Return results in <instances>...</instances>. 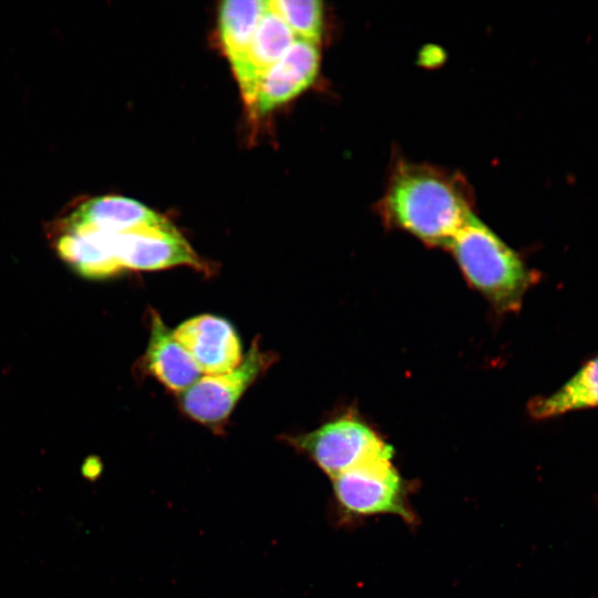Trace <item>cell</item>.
<instances>
[{
    "mask_svg": "<svg viewBox=\"0 0 598 598\" xmlns=\"http://www.w3.org/2000/svg\"><path fill=\"white\" fill-rule=\"evenodd\" d=\"M150 315L147 367L166 388L185 391L200 378L202 372L161 316L154 310Z\"/></svg>",
    "mask_w": 598,
    "mask_h": 598,
    "instance_id": "8fae6325",
    "label": "cell"
},
{
    "mask_svg": "<svg viewBox=\"0 0 598 598\" xmlns=\"http://www.w3.org/2000/svg\"><path fill=\"white\" fill-rule=\"evenodd\" d=\"M466 280L501 312L518 310L534 275L474 214L450 246Z\"/></svg>",
    "mask_w": 598,
    "mask_h": 598,
    "instance_id": "7a4b0ae2",
    "label": "cell"
},
{
    "mask_svg": "<svg viewBox=\"0 0 598 598\" xmlns=\"http://www.w3.org/2000/svg\"><path fill=\"white\" fill-rule=\"evenodd\" d=\"M266 6L264 0H227L219 7V37L236 79L244 72Z\"/></svg>",
    "mask_w": 598,
    "mask_h": 598,
    "instance_id": "4fadbf2b",
    "label": "cell"
},
{
    "mask_svg": "<svg viewBox=\"0 0 598 598\" xmlns=\"http://www.w3.org/2000/svg\"><path fill=\"white\" fill-rule=\"evenodd\" d=\"M173 333L207 375L231 371L243 361L238 337L223 318L200 315L184 321Z\"/></svg>",
    "mask_w": 598,
    "mask_h": 598,
    "instance_id": "52a82bcc",
    "label": "cell"
},
{
    "mask_svg": "<svg viewBox=\"0 0 598 598\" xmlns=\"http://www.w3.org/2000/svg\"><path fill=\"white\" fill-rule=\"evenodd\" d=\"M295 40L292 31L267 2L251 42L246 66L237 79L243 99L251 113L256 110L261 81Z\"/></svg>",
    "mask_w": 598,
    "mask_h": 598,
    "instance_id": "30bf717a",
    "label": "cell"
},
{
    "mask_svg": "<svg viewBox=\"0 0 598 598\" xmlns=\"http://www.w3.org/2000/svg\"><path fill=\"white\" fill-rule=\"evenodd\" d=\"M295 34L296 39L318 44L322 33L323 9L317 0L267 1Z\"/></svg>",
    "mask_w": 598,
    "mask_h": 598,
    "instance_id": "9a60e30c",
    "label": "cell"
},
{
    "mask_svg": "<svg viewBox=\"0 0 598 598\" xmlns=\"http://www.w3.org/2000/svg\"><path fill=\"white\" fill-rule=\"evenodd\" d=\"M165 219L135 199L107 195L94 197L81 204L64 223L123 234L142 226L162 223Z\"/></svg>",
    "mask_w": 598,
    "mask_h": 598,
    "instance_id": "7c38bea8",
    "label": "cell"
},
{
    "mask_svg": "<svg viewBox=\"0 0 598 598\" xmlns=\"http://www.w3.org/2000/svg\"><path fill=\"white\" fill-rule=\"evenodd\" d=\"M380 213L389 225L443 247L450 246L473 215L467 186L460 177L404 162L392 172Z\"/></svg>",
    "mask_w": 598,
    "mask_h": 598,
    "instance_id": "6da1fadb",
    "label": "cell"
},
{
    "mask_svg": "<svg viewBox=\"0 0 598 598\" xmlns=\"http://www.w3.org/2000/svg\"><path fill=\"white\" fill-rule=\"evenodd\" d=\"M288 442L331 480L374 457L393 456V450L364 420L338 416L320 427L291 436Z\"/></svg>",
    "mask_w": 598,
    "mask_h": 598,
    "instance_id": "277c9868",
    "label": "cell"
},
{
    "mask_svg": "<svg viewBox=\"0 0 598 598\" xmlns=\"http://www.w3.org/2000/svg\"><path fill=\"white\" fill-rule=\"evenodd\" d=\"M319 60L317 44L296 39L261 81L255 113H268L309 87L318 74Z\"/></svg>",
    "mask_w": 598,
    "mask_h": 598,
    "instance_id": "ba28073f",
    "label": "cell"
},
{
    "mask_svg": "<svg viewBox=\"0 0 598 598\" xmlns=\"http://www.w3.org/2000/svg\"><path fill=\"white\" fill-rule=\"evenodd\" d=\"M592 408H598V355L586 362L557 391L533 399L528 404L530 415L539 420Z\"/></svg>",
    "mask_w": 598,
    "mask_h": 598,
    "instance_id": "5bb4252c",
    "label": "cell"
},
{
    "mask_svg": "<svg viewBox=\"0 0 598 598\" xmlns=\"http://www.w3.org/2000/svg\"><path fill=\"white\" fill-rule=\"evenodd\" d=\"M64 226L55 244L56 251L78 274L102 279L123 270L116 254V234L86 225L64 223Z\"/></svg>",
    "mask_w": 598,
    "mask_h": 598,
    "instance_id": "9c48e42d",
    "label": "cell"
},
{
    "mask_svg": "<svg viewBox=\"0 0 598 598\" xmlns=\"http://www.w3.org/2000/svg\"><path fill=\"white\" fill-rule=\"evenodd\" d=\"M275 355L262 351L255 339L246 357L231 371L200 377L182 395V409L193 420L205 425H220L235 405L272 364Z\"/></svg>",
    "mask_w": 598,
    "mask_h": 598,
    "instance_id": "5b68a950",
    "label": "cell"
},
{
    "mask_svg": "<svg viewBox=\"0 0 598 598\" xmlns=\"http://www.w3.org/2000/svg\"><path fill=\"white\" fill-rule=\"evenodd\" d=\"M115 246L123 269L158 270L176 266L206 269L188 241L167 219L116 234Z\"/></svg>",
    "mask_w": 598,
    "mask_h": 598,
    "instance_id": "8992f818",
    "label": "cell"
},
{
    "mask_svg": "<svg viewBox=\"0 0 598 598\" xmlns=\"http://www.w3.org/2000/svg\"><path fill=\"white\" fill-rule=\"evenodd\" d=\"M392 457L371 458L332 478L334 503L344 522L391 515L415 524L410 487L393 465Z\"/></svg>",
    "mask_w": 598,
    "mask_h": 598,
    "instance_id": "3957f363",
    "label": "cell"
}]
</instances>
